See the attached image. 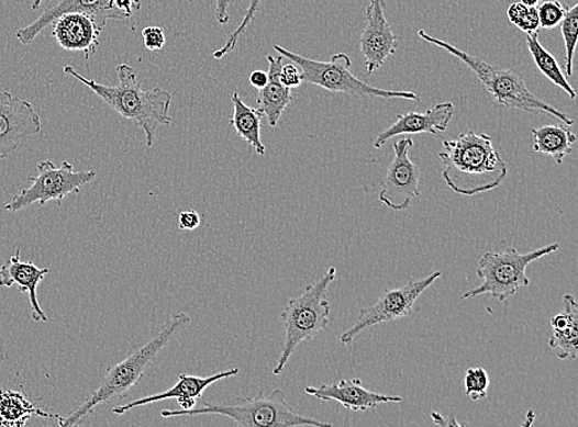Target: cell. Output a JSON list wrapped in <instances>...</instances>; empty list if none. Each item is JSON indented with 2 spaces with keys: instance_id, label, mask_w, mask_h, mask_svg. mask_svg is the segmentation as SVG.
<instances>
[{
  "instance_id": "obj_18",
  "label": "cell",
  "mask_w": 578,
  "mask_h": 427,
  "mask_svg": "<svg viewBox=\"0 0 578 427\" xmlns=\"http://www.w3.org/2000/svg\"><path fill=\"white\" fill-rule=\"evenodd\" d=\"M101 29L96 20L82 13H69L54 22L53 36L57 44L73 53H84L86 59L96 54Z\"/></svg>"
},
{
  "instance_id": "obj_1",
  "label": "cell",
  "mask_w": 578,
  "mask_h": 427,
  "mask_svg": "<svg viewBox=\"0 0 578 427\" xmlns=\"http://www.w3.org/2000/svg\"><path fill=\"white\" fill-rule=\"evenodd\" d=\"M443 179L455 194L475 196L502 186L509 176L499 151L493 148L492 137L466 132L458 138L443 142Z\"/></svg>"
},
{
  "instance_id": "obj_4",
  "label": "cell",
  "mask_w": 578,
  "mask_h": 427,
  "mask_svg": "<svg viewBox=\"0 0 578 427\" xmlns=\"http://www.w3.org/2000/svg\"><path fill=\"white\" fill-rule=\"evenodd\" d=\"M419 36L424 40L425 43L443 48L446 53L460 59L463 64L468 66L475 76L479 78L483 87L488 89L497 105L505 109L522 110L531 114L543 113L552 115L569 126L575 124L574 119L562 113L560 110H557L549 103H546L541 97L533 94L532 91L526 88L524 77L519 70L485 63V60L479 57L466 54L465 50L445 43V41L441 38L429 35L424 30H419Z\"/></svg>"
},
{
  "instance_id": "obj_17",
  "label": "cell",
  "mask_w": 578,
  "mask_h": 427,
  "mask_svg": "<svg viewBox=\"0 0 578 427\" xmlns=\"http://www.w3.org/2000/svg\"><path fill=\"white\" fill-rule=\"evenodd\" d=\"M454 115L452 103L437 104L424 113H408L399 115L393 124L381 132L375 139L374 147L381 148L388 142L402 135L431 134L440 136L448 128Z\"/></svg>"
},
{
  "instance_id": "obj_29",
  "label": "cell",
  "mask_w": 578,
  "mask_h": 427,
  "mask_svg": "<svg viewBox=\"0 0 578 427\" xmlns=\"http://www.w3.org/2000/svg\"><path fill=\"white\" fill-rule=\"evenodd\" d=\"M537 16H540L541 29L553 30L560 26L567 9L559 2V0H546L536 7Z\"/></svg>"
},
{
  "instance_id": "obj_28",
  "label": "cell",
  "mask_w": 578,
  "mask_h": 427,
  "mask_svg": "<svg viewBox=\"0 0 578 427\" xmlns=\"http://www.w3.org/2000/svg\"><path fill=\"white\" fill-rule=\"evenodd\" d=\"M260 3L262 0H251L246 15L243 18L242 23L238 25L235 32L229 35L225 45L215 50L214 58L222 59L223 57L227 56L231 50L235 49L240 36L246 32V29L249 26L253 20H255L256 14L260 9Z\"/></svg>"
},
{
  "instance_id": "obj_11",
  "label": "cell",
  "mask_w": 578,
  "mask_h": 427,
  "mask_svg": "<svg viewBox=\"0 0 578 427\" xmlns=\"http://www.w3.org/2000/svg\"><path fill=\"white\" fill-rule=\"evenodd\" d=\"M411 137H402L392 145L393 159L379 192V200L392 211H408L413 199L421 195V170L410 159Z\"/></svg>"
},
{
  "instance_id": "obj_6",
  "label": "cell",
  "mask_w": 578,
  "mask_h": 427,
  "mask_svg": "<svg viewBox=\"0 0 578 427\" xmlns=\"http://www.w3.org/2000/svg\"><path fill=\"white\" fill-rule=\"evenodd\" d=\"M336 277V268H330L320 280L309 284L300 296L288 302L286 310L280 314V321L286 328V340L273 370L274 374L279 375L286 370L287 363L301 342L316 338L326 329L331 314L329 288Z\"/></svg>"
},
{
  "instance_id": "obj_13",
  "label": "cell",
  "mask_w": 578,
  "mask_h": 427,
  "mask_svg": "<svg viewBox=\"0 0 578 427\" xmlns=\"http://www.w3.org/2000/svg\"><path fill=\"white\" fill-rule=\"evenodd\" d=\"M385 0H368L365 10V26L360 36V53L367 66L368 75L387 63L388 58L397 54L399 37L384 13Z\"/></svg>"
},
{
  "instance_id": "obj_21",
  "label": "cell",
  "mask_w": 578,
  "mask_h": 427,
  "mask_svg": "<svg viewBox=\"0 0 578 427\" xmlns=\"http://www.w3.org/2000/svg\"><path fill=\"white\" fill-rule=\"evenodd\" d=\"M569 125H546L532 130L533 150L552 157L562 166L565 157L570 155L577 139Z\"/></svg>"
},
{
  "instance_id": "obj_32",
  "label": "cell",
  "mask_w": 578,
  "mask_h": 427,
  "mask_svg": "<svg viewBox=\"0 0 578 427\" xmlns=\"http://www.w3.org/2000/svg\"><path fill=\"white\" fill-rule=\"evenodd\" d=\"M110 4L125 19L133 16L141 9V0H110Z\"/></svg>"
},
{
  "instance_id": "obj_7",
  "label": "cell",
  "mask_w": 578,
  "mask_h": 427,
  "mask_svg": "<svg viewBox=\"0 0 578 427\" xmlns=\"http://www.w3.org/2000/svg\"><path fill=\"white\" fill-rule=\"evenodd\" d=\"M559 249L560 244L554 243L529 254H521L515 248L483 254L476 271L482 282L478 288L466 291L462 300L475 299L485 293H490L494 301L509 300L521 289L530 286L531 280L526 277V268Z\"/></svg>"
},
{
  "instance_id": "obj_35",
  "label": "cell",
  "mask_w": 578,
  "mask_h": 427,
  "mask_svg": "<svg viewBox=\"0 0 578 427\" xmlns=\"http://www.w3.org/2000/svg\"><path fill=\"white\" fill-rule=\"evenodd\" d=\"M249 83L258 90L265 88L268 83V74L265 70H255L249 76Z\"/></svg>"
},
{
  "instance_id": "obj_27",
  "label": "cell",
  "mask_w": 578,
  "mask_h": 427,
  "mask_svg": "<svg viewBox=\"0 0 578 427\" xmlns=\"http://www.w3.org/2000/svg\"><path fill=\"white\" fill-rule=\"evenodd\" d=\"M465 394L474 402L486 398L490 387L489 373L482 368H473L465 373Z\"/></svg>"
},
{
  "instance_id": "obj_19",
  "label": "cell",
  "mask_w": 578,
  "mask_h": 427,
  "mask_svg": "<svg viewBox=\"0 0 578 427\" xmlns=\"http://www.w3.org/2000/svg\"><path fill=\"white\" fill-rule=\"evenodd\" d=\"M48 272L47 268L40 269L34 262L22 261L19 250L0 267V288L10 289L18 284L20 291L27 293L35 322L48 321L37 299L38 283Z\"/></svg>"
},
{
  "instance_id": "obj_22",
  "label": "cell",
  "mask_w": 578,
  "mask_h": 427,
  "mask_svg": "<svg viewBox=\"0 0 578 427\" xmlns=\"http://www.w3.org/2000/svg\"><path fill=\"white\" fill-rule=\"evenodd\" d=\"M33 416L59 422L63 416L38 409L23 393L0 390V426L23 427Z\"/></svg>"
},
{
  "instance_id": "obj_3",
  "label": "cell",
  "mask_w": 578,
  "mask_h": 427,
  "mask_svg": "<svg viewBox=\"0 0 578 427\" xmlns=\"http://www.w3.org/2000/svg\"><path fill=\"white\" fill-rule=\"evenodd\" d=\"M191 319L187 313H176L164 324V327L147 341L144 347L137 349L127 359L111 366L104 374L99 387L87 396V400L70 413L67 418L58 422L60 427L82 425L98 406L123 400L133 391L146 370L157 359L168 345L185 330Z\"/></svg>"
},
{
  "instance_id": "obj_14",
  "label": "cell",
  "mask_w": 578,
  "mask_h": 427,
  "mask_svg": "<svg viewBox=\"0 0 578 427\" xmlns=\"http://www.w3.org/2000/svg\"><path fill=\"white\" fill-rule=\"evenodd\" d=\"M69 13L87 14L93 18L101 29L105 27L109 20H125L124 15L111 7L110 0H59L57 4L47 8L35 22L19 29L15 37L24 46L32 45L47 26L54 24L56 19Z\"/></svg>"
},
{
  "instance_id": "obj_10",
  "label": "cell",
  "mask_w": 578,
  "mask_h": 427,
  "mask_svg": "<svg viewBox=\"0 0 578 427\" xmlns=\"http://www.w3.org/2000/svg\"><path fill=\"white\" fill-rule=\"evenodd\" d=\"M442 271H434L427 278L404 284L399 289L385 291L377 303L360 311L357 322L341 335V344H352L359 334L375 325L409 317L415 301L431 288V284L442 278Z\"/></svg>"
},
{
  "instance_id": "obj_12",
  "label": "cell",
  "mask_w": 578,
  "mask_h": 427,
  "mask_svg": "<svg viewBox=\"0 0 578 427\" xmlns=\"http://www.w3.org/2000/svg\"><path fill=\"white\" fill-rule=\"evenodd\" d=\"M42 128V119L32 103L9 91L0 93V159L13 155Z\"/></svg>"
},
{
  "instance_id": "obj_5",
  "label": "cell",
  "mask_w": 578,
  "mask_h": 427,
  "mask_svg": "<svg viewBox=\"0 0 578 427\" xmlns=\"http://www.w3.org/2000/svg\"><path fill=\"white\" fill-rule=\"evenodd\" d=\"M164 418H180V416L220 415L226 416L238 426L246 427H292V426H332L308 416L300 415L287 402V395L276 390L269 395L263 393L256 396H243L225 403L202 402L189 411H164Z\"/></svg>"
},
{
  "instance_id": "obj_38",
  "label": "cell",
  "mask_w": 578,
  "mask_h": 427,
  "mask_svg": "<svg viewBox=\"0 0 578 427\" xmlns=\"http://www.w3.org/2000/svg\"><path fill=\"white\" fill-rule=\"evenodd\" d=\"M46 0H33L32 9L37 10L40 7H42Z\"/></svg>"
},
{
  "instance_id": "obj_9",
  "label": "cell",
  "mask_w": 578,
  "mask_h": 427,
  "mask_svg": "<svg viewBox=\"0 0 578 427\" xmlns=\"http://www.w3.org/2000/svg\"><path fill=\"white\" fill-rule=\"evenodd\" d=\"M36 170L37 176L29 178L32 186L19 191L7 203L4 211H23L37 202L45 205L49 201H56L60 205L66 196L75 194L98 176L96 170L75 171L67 160L60 167H56L51 160H44L38 162Z\"/></svg>"
},
{
  "instance_id": "obj_36",
  "label": "cell",
  "mask_w": 578,
  "mask_h": 427,
  "mask_svg": "<svg viewBox=\"0 0 578 427\" xmlns=\"http://www.w3.org/2000/svg\"><path fill=\"white\" fill-rule=\"evenodd\" d=\"M432 420L435 425L442 426V427H448V426H466L465 424L459 423L455 419V416L452 414L448 416V418H444V416L440 413H432Z\"/></svg>"
},
{
  "instance_id": "obj_23",
  "label": "cell",
  "mask_w": 578,
  "mask_h": 427,
  "mask_svg": "<svg viewBox=\"0 0 578 427\" xmlns=\"http://www.w3.org/2000/svg\"><path fill=\"white\" fill-rule=\"evenodd\" d=\"M233 116L230 125L235 127L236 134L255 149L258 156L266 155V146L260 138L262 115L255 108L248 106L237 93L232 95Z\"/></svg>"
},
{
  "instance_id": "obj_8",
  "label": "cell",
  "mask_w": 578,
  "mask_h": 427,
  "mask_svg": "<svg viewBox=\"0 0 578 427\" xmlns=\"http://www.w3.org/2000/svg\"><path fill=\"white\" fill-rule=\"evenodd\" d=\"M282 57L296 64L302 72L305 83L318 86L332 93H343L363 98L403 99L419 101L420 97L413 91L387 90L371 87L351 72L352 60L346 54H336L329 63L311 59L279 45L274 46Z\"/></svg>"
},
{
  "instance_id": "obj_26",
  "label": "cell",
  "mask_w": 578,
  "mask_h": 427,
  "mask_svg": "<svg viewBox=\"0 0 578 427\" xmlns=\"http://www.w3.org/2000/svg\"><path fill=\"white\" fill-rule=\"evenodd\" d=\"M507 18L525 35L540 33L541 24L536 7H525L521 2L512 3L509 9H507Z\"/></svg>"
},
{
  "instance_id": "obj_2",
  "label": "cell",
  "mask_w": 578,
  "mask_h": 427,
  "mask_svg": "<svg viewBox=\"0 0 578 427\" xmlns=\"http://www.w3.org/2000/svg\"><path fill=\"white\" fill-rule=\"evenodd\" d=\"M64 72L88 87L96 95L115 111L121 117L134 122L145 132L146 147L155 144L157 128L160 125H171L169 108L171 95L167 90L155 88L142 89L134 67L121 64L116 67L119 85L109 87L93 79L79 75L73 66H66Z\"/></svg>"
},
{
  "instance_id": "obj_25",
  "label": "cell",
  "mask_w": 578,
  "mask_h": 427,
  "mask_svg": "<svg viewBox=\"0 0 578 427\" xmlns=\"http://www.w3.org/2000/svg\"><path fill=\"white\" fill-rule=\"evenodd\" d=\"M565 46V74L573 76V59L578 37V3L567 9L566 15L560 24Z\"/></svg>"
},
{
  "instance_id": "obj_20",
  "label": "cell",
  "mask_w": 578,
  "mask_h": 427,
  "mask_svg": "<svg viewBox=\"0 0 578 427\" xmlns=\"http://www.w3.org/2000/svg\"><path fill=\"white\" fill-rule=\"evenodd\" d=\"M268 83L258 90L257 105L262 116H266L268 124L276 127L279 120L292 101L291 89L280 81V70L284 57L268 56Z\"/></svg>"
},
{
  "instance_id": "obj_15",
  "label": "cell",
  "mask_w": 578,
  "mask_h": 427,
  "mask_svg": "<svg viewBox=\"0 0 578 427\" xmlns=\"http://www.w3.org/2000/svg\"><path fill=\"white\" fill-rule=\"evenodd\" d=\"M238 373L240 369L237 368L218 372L215 374L208 375V378H200V375L182 373L179 375V379L174 387L167 390L166 392L144 396V398H140L124 405H118L113 409V413L121 415L130 412L131 409L141 408V406L170 400L178 401V404L180 405V409L178 411H189L194 408L197 401L201 398L202 394H204L211 384L235 378V375Z\"/></svg>"
},
{
  "instance_id": "obj_24",
  "label": "cell",
  "mask_w": 578,
  "mask_h": 427,
  "mask_svg": "<svg viewBox=\"0 0 578 427\" xmlns=\"http://www.w3.org/2000/svg\"><path fill=\"white\" fill-rule=\"evenodd\" d=\"M526 46H529L531 56L534 60L535 67L553 85L562 88L571 100L576 99V90L569 83L563 74L559 63L556 58L546 50L537 38V33L525 36Z\"/></svg>"
},
{
  "instance_id": "obj_37",
  "label": "cell",
  "mask_w": 578,
  "mask_h": 427,
  "mask_svg": "<svg viewBox=\"0 0 578 427\" xmlns=\"http://www.w3.org/2000/svg\"><path fill=\"white\" fill-rule=\"evenodd\" d=\"M521 3L525 7H537L541 3V0H521Z\"/></svg>"
},
{
  "instance_id": "obj_30",
  "label": "cell",
  "mask_w": 578,
  "mask_h": 427,
  "mask_svg": "<svg viewBox=\"0 0 578 427\" xmlns=\"http://www.w3.org/2000/svg\"><path fill=\"white\" fill-rule=\"evenodd\" d=\"M145 46L148 50H160L166 46L165 30L159 26H148L142 32Z\"/></svg>"
},
{
  "instance_id": "obj_31",
  "label": "cell",
  "mask_w": 578,
  "mask_h": 427,
  "mask_svg": "<svg viewBox=\"0 0 578 427\" xmlns=\"http://www.w3.org/2000/svg\"><path fill=\"white\" fill-rule=\"evenodd\" d=\"M280 81L287 88L293 89L302 85V72L296 64H289L281 67Z\"/></svg>"
},
{
  "instance_id": "obj_33",
  "label": "cell",
  "mask_w": 578,
  "mask_h": 427,
  "mask_svg": "<svg viewBox=\"0 0 578 427\" xmlns=\"http://www.w3.org/2000/svg\"><path fill=\"white\" fill-rule=\"evenodd\" d=\"M178 226L181 231H194L200 226V215L194 210L182 211L179 213Z\"/></svg>"
},
{
  "instance_id": "obj_34",
  "label": "cell",
  "mask_w": 578,
  "mask_h": 427,
  "mask_svg": "<svg viewBox=\"0 0 578 427\" xmlns=\"http://www.w3.org/2000/svg\"><path fill=\"white\" fill-rule=\"evenodd\" d=\"M216 20L220 25H226L230 22L229 7L230 0H215Z\"/></svg>"
},
{
  "instance_id": "obj_16",
  "label": "cell",
  "mask_w": 578,
  "mask_h": 427,
  "mask_svg": "<svg viewBox=\"0 0 578 427\" xmlns=\"http://www.w3.org/2000/svg\"><path fill=\"white\" fill-rule=\"evenodd\" d=\"M305 392L323 402H338L344 408L353 412H367L380 404L401 403L402 396L379 394L363 387L357 380H341L337 383L322 384L320 387H308Z\"/></svg>"
}]
</instances>
